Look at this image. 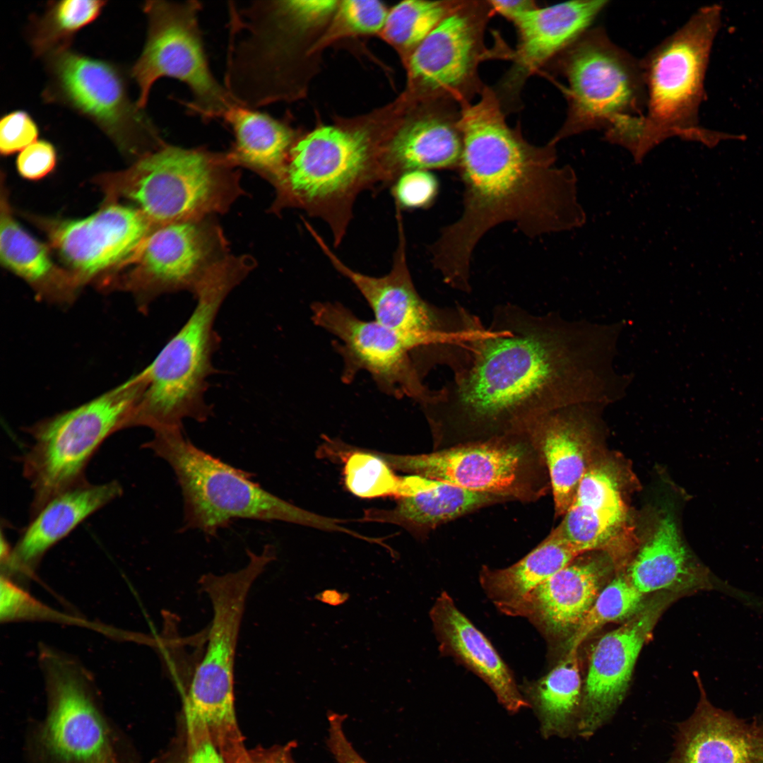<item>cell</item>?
Returning <instances> with one entry per match:
<instances>
[{
    "mask_svg": "<svg viewBox=\"0 0 763 763\" xmlns=\"http://www.w3.org/2000/svg\"><path fill=\"white\" fill-rule=\"evenodd\" d=\"M470 4L459 2L413 50L409 73L420 90L466 102L464 95L475 85L485 14L490 8L488 3Z\"/></svg>",
    "mask_w": 763,
    "mask_h": 763,
    "instance_id": "19",
    "label": "cell"
},
{
    "mask_svg": "<svg viewBox=\"0 0 763 763\" xmlns=\"http://www.w3.org/2000/svg\"><path fill=\"white\" fill-rule=\"evenodd\" d=\"M675 596L668 592L654 596L593 644L583 687L578 735L588 738L615 714L626 696L643 646Z\"/></svg>",
    "mask_w": 763,
    "mask_h": 763,
    "instance_id": "18",
    "label": "cell"
},
{
    "mask_svg": "<svg viewBox=\"0 0 763 763\" xmlns=\"http://www.w3.org/2000/svg\"><path fill=\"white\" fill-rule=\"evenodd\" d=\"M47 697L45 717L29 724L25 763H140L130 738L105 714L90 674L78 661L40 651Z\"/></svg>",
    "mask_w": 763,
    "mask_h": 763,
    "instance_id": "9",
    "label": "cell"
},
{
    "mask_svg": "<svg viewBox=\"0 0 763 763\" xmlns=\"http://www.w3.org/2000/svg\"><path fill=\"white\" fill-rule=\"evenodd\" d=\"M627 324L498 305L467 364L421 407L430 417L468 426L519 427L568 406L606 407L623 399L633 381L615 365Z\"/></svg>",
    "mask_w": 763,
    "mask_h": 763,
    "instance_id": "1",
    "label": "cell"
},
{
    "mask_svg": "<svg viewBox=\"0 0 763 763\" xmlns=\"http://www.w3.org/2000/svg\"><path fill=\"white\" fill-rule=\"evenodd\" d=\"M721 8L702 7L640 61L646 102L644 113L606 131L604 139L627 149L636 164L673 137L714 147L728 134L699 124L704 81L721 23Z\"/></svg>",
    "mask_w": 763,
    "mask_h": 763,
    "instance_id": "4",
    "label": "cell"
},
{
    "mask_svg": "<svg viewBox=\"0 0 763 763\" xmlns=\"http://www.w3.org/2000/svg\"><path fill=\"white\" fill-rule=\"evenodd\" d=\"M339 2L336 0L283 1L287 11L301 27L325 19L336 11Z\"/></svg>",
    "mask_w": 763,
    "mask_h": 763,
    "instance_id": "46",
    "label": "cell"
},
{
    "mask_svg": "<svg viewBox=\"0 0 763 763\" xmlns=\"http://www.w3.org/2000/svg\"><path fill=\"white\" fill-rule=\"evenodd\" d=\"M295 746L294 742L268 747L258 746L249 750V755L253 763H296L292 753Z\"/></svg>",
    "mask_w": 763,
    "mask_h": 763,
    "instance_id": "47",
    "label": "cell"
},
{
    "mask_svg": "<svg viewBox=\"0 0 763 763\" xmlns=\"http://www.w3.org/2000/svg\"><path fill=\"white\" fill-rule=\"evenodd\" d=\"M581 555L557 526L515 564L501 569L485 567L480 584L495 605L506 603L526 594Z\"/></svg>",
    "mask_w": 763,
    "mask_h": 763,
    "instance_id": "33",
    "label": "cell"
},
{
    "mask_svg": "<svg viewBox=\"0 0 763 763\" xmlns=\"http://www.w3.org/2000/svg\"><path fill=\"white\" fill-rule=\"evenodd\" d=\"M381 156L367 134L324 126L292 146L285 167L273 185L276 213L296 208L324 220L333 243L343 239L358 195L384 188Z\"/></svg>",
    "mask_w": 763,
    "mask_h": 763,
    "instance_id": "8",
    "label": "cell"
},
{
    "mask_svg": "<svg viewBox=\"0 0 763 763\" xmlns=\"http://www.w3.org/2000/svg\"><path fill=\"white\" fill-rule=\"evenodd\" d=\"M0 259L8 270L23 278L42 297L69 301L82 285L66 268L55 264L50 247L40 242L15 219L1 182Z\"/></svg>",
    "mask_w": 763,
    "mask_h": 763,
    "instance_id": "30",
    "label": "cell"
},
{
    "mask_svg": "<svg viewBox=\"0 0 763 763\" xmlns=\"http://www.w3.org/2000/svg\"><path fill=\"white\" fill-rule=\"evenodd\" d=\"M31 220L45 232L50 249L81 285L112 274L155 227L136 207L116 201H105L84 218L32 216Z\"/></svg>",
    "mask_w": 763,
    "mask_h": 763,
    "instance_id": "17",
    "label": "cell"
},
{
    "mask_svg": "<svg viewBox=\"0 0 763 763\" xmlns=\"http://www.w3.org/2000/svg\"><path fill=\"white\" fill-rule=\"evenodd\" d=\"M623 574L644 595L659 591L685 595L714 586L709 571L692 558L668 514L659 519L635 550Z\"/></svg>",
    "mask_w": 763,
    "mask_h": 763,
    "instance_id": "28",
    "label": "cell"
},
{
    "mask_svg": "<svg viewBox=\"0 0 763 763\" xmlns=\"http://www.w3.org/2000/svg\"><path fill=\"white\" fill-rule=\"evenodd\" d=\"M437 178L427 170L402 173L391 186L395 206L402 210L425 209L432 205L439 192Z\"/></svg>",
    "mask_w": 763,
    "mask_h": 763,
    "instance_id": "40",
    "label": "cell"
},
{
    "mask_svg": "<svg viewBox=\"0 0 763 763\" xmlns=\"http://www.w3.org/2000/svg\"><path fill=\"white\" fill-rule=\"evenodd\" d=\"M228 243L211 218L153 228L137 252L102 285L131 292L141 309L163 294H193L208 271L226 257Z\"/></svg>",
    "mask_w": 763,
    "mask_h": 763,
    "instance_id": "15",
    "label": "cell"
},
{
    "mask_svg": "<svg viewBox=\"0 0 763 763\" xmlns=\"http://www.w3.org/2000/svg\"><path fill=\"white\" fill-rule=\"evenodd\" d=\"M459 1H403L394 6L382 30L393 45L413 50Z\"/></svg>",
    "mask_w": 763,
    "mask_h": 763,
    "instance_id": "36",
    "label": "cell"
},
{
    "mask_svg": "<svg viewBox=\"0 0 763 763\" xmlns=\"http://www.w3.org/2000/svg\"><path fill=\"white\" fill-rule=\"evenodd\" d=\"M182 718L178 735L148 763H226L206 728L199 721Z\"/></svg>",
    "mask_w": 763,
    "mask_h": 763,
    "instance_id": "39",
    "label": "cell"
},
{
    "mask_svg": "<svg viewBox=\"0 0 763 763\" xmlns=\"http://www.w3.org/2000/svg\"><path fill=\"white\" fill-rule=\"evenodd\" d=\"M100 0L48 2L44 13L32 17L28 41L35 57L45 58L71 48L75 35L94 22L107 4Z\"/></svg>",
    "mask_w": 763,
    "mask_h": 763,
    "instance_id": "35",
    "label": "cell"
},
{
    "mask_svg": "<svg viewBox=\"0 0 763 763\" xmlns=\"http://www.w3.org/2000/svg\"><path fill=\"white\" fill-rule=\"evenodd\" d=\"M337 21L345 31L360 35L382 32L388 15L384 4L375 0L339 2Z\"/></svg>",
    "mask_w": 763,
    "mask_h": 763,
    "instance_id": "42",
    "label": "cell"
},
{
    "mask_svg": "<svg viewBox=\"0 0 763 763\" xmlns=\"http://www.w3.org/2000/svg\"><path fill=\"white\" fill-rule=\"evenodd\" d=\"M44 59L45 102L67 107L90 120L134 161L165 143L144 110L131 100L119 66L71 48Z\"/></svg>",
    "mask_w": 763,
    "mask_h": 763,
    "instance_id": "12",
    "label": "cell"
},
{
    "mask_svg": "<svg viewBox=\"0 0 763 763\" xmlns=\"http://www.w3.org/2000/svg\"><path fill=\"white\" fill-rule=\"evenodd\" d=\"M122 492L115 480L97 485L85 480L56 495L31 516L9 557L1 562L6 571L4 574L19 572L32 576L52 547Z\"/></svg>",
    "mask_w": 763,
    "mask_h": 763,
    "instance_id": "25",
    "label": "cell"
},
{
    "mask_svg": "<svg viewBox=\"0 0 763 763\" xmlns=\"http://www.w3.org/2000/svg\"><path fill=\"white\" fill-rule=\"evenodd\" d=\"M236 167L228 152L165 143L94 182L105 201H131L157 227L227 211L243 193Z\"/></svg>",
    "mask_w": 763,
    "mask_h": 763,
    "instance_id": "6",
    "label": "cell"
},
{
    "mask_svg": "<svg viewBox=\"0 0 763 763\" xmlns=\"http://www.w3.org/2000/svg\"><path fill=\"white\" fill-rule=\"evenodd\" d=\"M345 716L331 712L328 715L327 744L337 763H368L354 748L343 729Z\"/></svg>",
    "mask_w": 763,
    "mask_h": 763,
    "instance_id": "45",
    "label": "cell"
},
{
    "mask_svg": "<svg viewBox=\"0 0 763 763\" xmlns=\"http://www.w3.org/2000/svg\"><path fill=\"white\" fill-rule=\"evenodd\" d=\"M143 389L138 373L93 400L29 429L33 442L22 462L33 492L31 516L56 495L86 480L84 473L90 458L108 436L126 428Z\"/></svg>",
    "mask_w": 763,
    "mask_h": 763,
    "instance_id": "10",
    "label": "cell"
},
{
    "mask_svg": "<svg viewBox=\"0 0 763 763\" xmlns=\"http://www.w3.org/2000/svg\"><path fill=\"white\" fill-rule=\"evenodd\" d=\"M587 554L523 596L496 605L497 609L509 616L528 619L548 637L569 639L603 588L608 571L615 569L607 554Z\"/></svg>",
    "mask_w": 763,
    "mask_h": 763,
    "instance_id": "21",
    "label": "cell"
},
{
    "mask_svg": "<svg viewBox=\"0 0 763 763\" xmlns=\"http://www.w3.org/2000/svg\"><path fill=\"white\" fill-rule=\"evenodd\" d=\"M54 146L46 140H37L18 154L16 168L24 179L37 181L49 175L57 164Z\"/></svg>",
    "mask_w": 763,
    "mask_h": 763,
    "instance_id": "44",
    "label": "cell"
},
{
    "mask_svg": "<svg viewBox=\"0 0 763 763\" xmlns=\"http://www.w3.org/2000/svg\"><path fill=\"white\" fill-rule=\"evenodd\" d=\"M143 447L172 469L184 500V529L214 536L237 519L280 521L350 534L346 521L300 508L264 489L252 475L194 445L182 429L154 432Z\"/></svg>",
    "mask_w": 763,
    "mask_h": 763,
    "instance_id": "7",
    "label": "cell"
},
{
    "mask_svg": "<svg viewBox=\"0 0 763 763\" xmlns=\"http://www.w3.org/2000/svg\"><path fill=\"white\" fill-rule=\"evenodd\" d=\"M201 8L197 1L153 0L143 4L146 40L130 71L139 90V108H146L153 84L162 77L188 86L192 100L186 105L204 121L223 118L235 104L211 71L199 23Z\"/></svg>",
    "mask_w": 763,
    "mask_h": 763,
    "instance_id": "13",
    "label": "cell"
},
{
    "mask_svg": "<svg viewBox=\"0 0 763 763\" xmlns=\"http://www.w3.org/2000/svg\"><path fill=\"white\" fill-rule=\"evenodd\" d=\"M557 57L568 110L550 143L591 130L606 131L642 115L646 95L641 63L604 28H590Z\"/></svg>",
    "mask_w": 763,
    "mask_h": 763,
    "instance_id": "11",
    "label": "cell"
},
{
    "mask_svg": "<svg viewBox=\"0 0 763 763\" xmlns=\"http://www.w3.org/2000/svg\"><path fill=\"white\" fill-rule=\"evenodd\" d=\"M311 310L313 323L338 339L332 346L342 359L344 384L365 371L388 396L406 397L420 405L429 399L432 389L425 384L408 348L396 333L374 319H361L338 302H315Z\"/></svg>",
    "mask_w": 763,
    "mask_h": 763,
    "instance_id": "16",
    "label": "cell"
},
{
    "mask_svg": "<svg viewBox=\"0 0 763 763\" xmlns=\"http://www.w3.org/2000/svg\"><path fill=\"white\" fill-rule=\"evenodd\" d=\"M223 119L235 136L227 151L233 163L254 170L274 185L295 143L292 131L267 114L236 103Z\"/></svg>",
    "mask_w": 763,
    "mask_h": 763,
    "instance_id": "31",
    "label": "cell"
},
{
    "mask_svg": "<svg viewBox=\"0 0 763 763\" xmlns=\"http://www.w3.org/2000/svg\"><path fill=\"white\" fill-rule=\"evenodd\" d=\"M582 694L578 649H567L558 664L527 692V702L536 714L544 738L577 734Z\"/></svg>",
    "mask_w": 763,
    "mask_h": 763,
    "instance_id": "34",
    "label": "cell"
},
{
    "mask_svg": "<svg viewBox=\"0 0 763 763\" xmlns=\"http://www.w3.org/2000/svg\"><path fill=\"white\" fill-rule=\"evenodd\" d=\"M254 267L251 256L228 254L208 271L194 294L191 314L141 372L144 386L127 427L182 429L186 419L203 422L209 418L212 407L205 396L221 341L215 319L229 293Z\"/></svg>",
    "mask_w": 763,
    "mask_h": 763,
    "instance_id": "3",
    "label": "cell"
},
{
    "mask_svg": "<svg viewBox=\"0 0 763 763\" xmlns=\"http://www.w3.org/2000/svg\"><path fill=\"white\" fill-rule=\"evenodd\" d=\"M495 495L427 478L414 495L400 498L391 509H368L360 522L388 523L408 530L431 528L489 502Z\"/></svg>",
    "mask_w": 763,
    "mask_h": 763,
    "instance_id": "32",
    "label": "cell"
},
{
    "mask_svg": "<svg viewBox=\"0 0 763 763\" xmlns=\"http://www.w3.org/2000/svg\"><path fill=\"white\" fill-rule=\"evenodd\" d=\"M348 598V593H341L335 589L325 590L314 596L315 599L333 606L343 604Z\"/></svg>",
    "mask_w": 763,
    "mask_h": 763,
    "instance_id": "49",
    "label": "cell"
},
{
    "mask_svg": "<svg viewBox=\"0 0 763 763\" xmlns=\"http://www.w3.org/2000/svg\"><path fill=\"white\" fill-rule=\"evenodd\" d=\"M259 576L257 567L248 564L223 574H206L199 581L210 599L213 617L206 648L184 695L182 713L214 733L229 732L237 724L234 704L236 647L247 598Z\"/></svg>",
    "mask_w": 763,
    "mask_h": 763,
    "instance_id": "14",
    "label": "cell"
},
{
    "mask_svg": "<svg viewBox=\"0 0 763 763\" xmlns=\"http://www.w3.org/2000/svg\"><path fill=\"white\" fill-rule=\"evenodd\" d=\"M374 452L392 468L493 495L514 493L523 452L517 446L487 442L429 454Z\"/></svg>",
    "mask_w": 763,
    "mask_h": 763,
    "instance_id": "22",
    "label": "cell"
},
{
    "mask_svg": "<svg viewBox=\"0 0 763 763\" xmlns=\"http://www.w3.org/2000/svg\"><path fill=\"white\" fill-rule=\"evenodd\" d=\"M644 597L623 573L617 574L601 589L588 613L567 640V649H579L588 636L604 625L627 620L643 606Z\"/></svg>",
    "mask_w": 763,
    "mask_h": 763,
    "instance_id": "38",
    "label": "cell"
},
{
    "mask_svg": "<svg viewBox=\"0 0 763 763\" xmlns=\"http://www.w3.org/2000/svg\"><path fill=\"white\" fill-rule=\"evenodd\" d=\"M620 480L610 463L594 461L558 526L581 555L607 554L617 573L625 571L637 550Z\"/></svg>",
    "mask_w": 763,
    "mask_h": 763,
    "instance_id": "20",
    "label": "cell"
},
{
    "mask_svg": "<svg viewBox=\"0 0 763 763\" xmlns=\"http://www.w3.org/2000/svg\"><path fill=\"white\" fill-rule=\"evenodd\" d=\"M463 151L459 117L448 114L415 119L403 126L382 153L384 187L410 170L459 169Z\"/></svg>",
    "mask_w": 763,
    "mask_h": 763,
    "instance_id": "29",
    "label": "cell"
},
{
    "mask_svg": "<svg viewBox=\"0 0 763 763\" xmlns=\"http://www.w3.org/2000/svg\"><path fill=\"white\" fill-rule=\"evenodd\" d=\"M608 3L606 0L572 1L537 6L524 14L515 23L519 43L504 86L512 93L519 90L531 73L591 28Z\"/></svg>",
    "mask_w": 763,
    "mask_h": 763,
    "instance_id": "26",
    "label": "cell"
},
{
    "mask_svg": "<svg viewBox=\"0 0 763 763\" xmlns=\"http://www.w3.org/2000/svg\"><path fill=\"white\" fill-rule=\"evenodd\" d=\"M605 408L595 403L568 406L543 414L525 426L542 446L558 515L567 511L594 462L593 446Z\"/></svg>",
    "mask_w": 763,
    "mask_h": 763,
    "instance_id": "23",
    "label": "cell"
},
{
    "mask_svg": "<svg viewBox=\"0 0 763 763\" xmlns=\"http://www.w3.org/2000/svg\"><path fill=\"white\" fill-rule=\"evenodd\" d=\"M398 244L390 271L370 276L345 264L321 236L315 239L331 265L359 290L372 309L374 320L396 333L408 348L415 366L425 380L438 366L453 373L471 358L475 342L486 327L461 306L440 307L417 291L406 259V240L400 210H396Z\"/></svg>",
    "mask_w": 763,
    "mask_h": 763,
    "instance_id": "5",
    "label": "cell"
},
{
    "mask_svg": "<svg viewBox=\"0 0 763 763\" xmlns=\"http://www.w3.org/2000/svg\"><path fill=\"white\" fill-rule=\"evenodd\" d=\"M57 617H62L31 596L11 577L1 574L0 618L2 622L57 620Z\"/></svg>",
    "mask_w": 763,
    "mask_h": 763,
    "instance_id": "41",
    "label": "cell"
},
{
    "mask_svg": "<svg viewBox=\"0 0 763 763\" xmlns=\"http://www.w3.org/2000/svg\"><path fill=\"white\" fill-rule=\"evenodd\" d=\"M39 128L33 118L24 110L4 114L0 121V152L4 156L20 152L36 141Z\"/></svg>",
    "mask_w": 763,
    "mask_h": 763,
    "instance_id": "43",
    "label": "cell"
},
{
    "mask_svg": "<svg viewBox=\"0 0 763 763\" xmlns=\"http://www.w3.org/2000/svg\"><path fill=\"white\" fill-rule=\"evenodd\" d=\"M487 2L492 11H496L514 23L526 12L537 7L535 2L531 0H496Z\"/></svg>",
    "mask_w": 763,
    "mask_h": 763,
    "instance_id": "48",
    "label": "cell"
},
{
    "mask_svg": "<svg viewBox=\"0 0 763 763\" xmlns=\"http://www.w3.org/2000/svg\"><path fill=\"white\" fill-rule=\"evenodd\" d=\"M345 461V484L348 490L361 498L403 497L405 476L393 468L374 451L360 449L336 451Z\"/></svg>",
    "mask_w": 763,
    "mask_h": 763,
    "instance_id": "37",
    "label": "cell"
},
{
    "mask_svg": "<svg viewBox=\"0 0 763 763\" xmlns=\"http://www.w3.org/2000/svg\"><path fill=\"white\" fill-rule=\"evenodd\" d=\"M461 106L462 211L442 228L430 251L444 282L468 293L473 252L490 230L511 223L536 238L580 227L586 214L578 201L575 171L555 166V144L533 146L509 127L488 88L475 104Z\"/></svg>",
    "mask_w": 763,
    "mask_h": 763,
    "instance_id": "2",
    "label": "cell"
},
{
    "mask_svg": "<svg viewBox=\"0 0 763 763\" xmlns=\"http://www.w3.org/2000/svg\"><path fill=\"white\" fill-rule=\"evenodd\" d=\"M699 699L678 727L668 763H763V723L746 721L713 705L699 674Z\"/></svg>",
    "mask_w": 763,
    "mask_h": 763,
    "instance_id": "24",
    "label": "cell"
},
{
    "mask_svg": "<svg viewBox=\"0 0 763 763\" xmlns=\"http://www.w3.org/2000/svg\"><path fill=\"white\" fill-rule=\"evenodd\" d=\"M430 617L442 653L451 656L483 679L509 712L530 706L492 644L446 591L435 601Z\"/></svg>",
    "mask_w": 763,
    "mask_h": 763,
    "instance_id": "27",
    "label": "cell"
}]
</instances>
